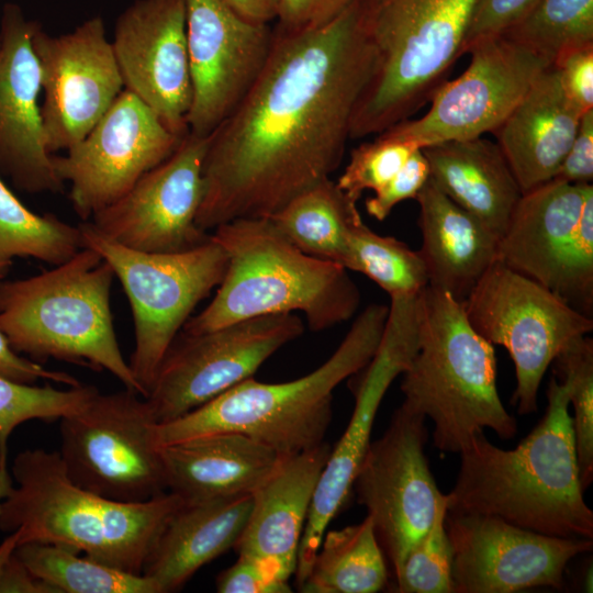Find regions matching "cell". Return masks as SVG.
<instances>
[{"label":"cell","mask_w":593,"mask_h":593,"mask_svg":"<svg viewBox=\"0 0 593 593\" xmlns=\"http://www.w3.org/2000/svg\"><path fill=\"white\" fill-rule=\"evenodd\" d=\"M373 67L357 0L316 27L277 25L258 78L208 137L197 225L269 217L331 178Z\"/></svg>","instance_id":"obj_1"},{"label":"cell","mask_w":593,"mask_h":593,"mask_svg":"<svg viewBox=\"0 0 593 593\" xmlns=\"http://www.w3.org/2000/svg\"><path fill=\"white\" fill-rule=\"evenodd\" d=\"M545 415L513 449L475 433L460 452L447 512L496 516L560 538L593 539V512L580 482L569 387L552 376Z\"/></svg>","instance_id":"obj_2"},{"label":"cell","mask_w":593,"mask_h":593,"mask_svg":"<svg viewBox=\"0 0 593 593\" xmlns=\"http://www.w3.org/2000/svg\"><path fill=\"white\" fill-rule=\"evenodd\" d=\"M12 484L0 500V530H19V545L45 542L142 574L170 516L183 504L172 492L125 503L70 480L59 452L26 449L10 469ZM18 545V546H19Z\"/></svg>","instance_id":"obj_3"},{"label":"cell","mask_w":593,"mask_h":593,"mask_svg":"<svg viewBox=\"0 0 593 593\" xmlns=\"http://www.w3.org/2000/svg\"><path fill=\"white\" fill-rule=\"evenodd\" d=\"M212 232L226 254V271L212 301L187 321L182 332L198 334L296 312L320 332L357 312L361 295L348 270L303 253L269 217L237 219Z\"/></svg>","instance_id":"obj_4"},{"label":"cell","mask_w":593,"mask_h":593,"mask_svg":"<svg viewBox=\"0 0 593 593\" xmlns=\"http://www.w3.org/2000/svg\"><path fill=\"white\" fill-rule=\"evenodd\" d=\"M388 313V305H368L332 356L301 378L281 383L249 378L186 415L157 424V445L235 432L264 443L281 457L320 446L332 421L334 390L372 359Z\"/></svg>","instance_id":"obj_5"},{"label":"cell","mask_w":593,"mask_h":593,"mask_svg":"<svg viewBox=\"0 0 593 593\" xmlns=\"http://www.w3.org/2000/svg\"><path fill=\"white\" fill-rule=\"evenodd\" d=\"M402 376L401 405L432 419L438 450L460 454L484 428L515 436L517 422L496 388L494 347L449 293L427 286L418 294L417 351Z\"/></svg>","instance_id":"obj_6"},{"label":"cell","mask_w":593,"mask_h":593,"mask_svg":"<svg viewBox=\"0 0 593 593\" xmlns=\"http://www.w3.org/2000/svg\"><path fill=\"white\" fill-rule=\"evenodd\" d=\"M114 277L99 253L83 247L36 276L0 279V332L18 354L107 370L144 396L115 336Z\"/></svg>","instance_id":"obj_7"},{"label":"cell","mask_w":593,"mask_h":593,"mask_svg":"<svg viewBox=\"0 0 593 593\" xmlns=\"http://www.w3.org/2000/svg\"><path fill=\"white\" fill-rule=\"evenodd\" d=\"M478 0H357L374 67L353 113L349 137L377 135L410 119L462 56Z\"/></svg>","instance_id":"obj_8"},{"label":"cell","mask_w":593,"mask_h":593,"mask_svg":"<svg viewBox=\"0 0 593 593\" xmlns=\"http://www.w3.org/2000/svg\"><path fill=\"white\" fill-rule=\"evenodd\" d=\"M82 245L111 266L128 299L134 322L130 368L144 398L158 367L195 306L221 283L227 266L222 246L210 238L181 253H145L99 234L88 221L79 224Z\"/></svg>","instance_id":"obj_9"},{"label":"cell","mask_w":593,"mask_h":593,"mask_svg":"<svg viewBox=\"0 0 593 593\" xmlns=\"http://www.w3.org/2000/svg\"><path fill=\"white\" fill-rule=\"evenodd\" d=\"M59 456L72 482L107 499L135 503L168 492L157 422L144 396L98 392L59 419Z\"/></svg>","instance_id":"obj_10"},{"label":"cell","mask_w":593,"mask_h":593,"mask_svg":"<svg viewBox=\"0 0 593 593\" xmlns=\"http://www.w3.org/2000/svg\"><path fill=\"white\" fill-rule=\"evenodd\" d=\"M462 307L479 335L508 351L516 377L511 403L519 415L537 412L547 369L572 342L593 331L591 316L500 260L482 276Z\"/></svg>","instance_id":"obj_11"},{"label":"cell","mask_w":593,"mask_h":593,"mask_svg":"<svg viewBox=\"0 0 593 593\" xmlns=\"http://www.w3.org/2000/svg\"><path fill=\"white\" fill-rule=\"evenodd\" d=\"M303 332L294 313L258 316L198 334L181 331L145 396L156 422L177 419L253 378L270 356Z\"/></svg>","instance_id":"obj_12"},{"label":"cell","mask_w":593,"mask_h":593,"mask_svg":"<svg viewBox=\"0 0 593 593\" xmlns=\"http://www.w3.org/2000/svg\"><path fill=\"white\" fill-rule=\"evenodd\" d=\"M425 419L401 405L383 435L370 441L353 483L393 577L447 503L424 452L428 438Z\"/></svg>","instance_id":"obj_13"},{"label":"cell","mask_w":593,"mask_h":593,"mask_svg":"<svg viewBox=\"0 0 593 593\" xmlns=\"http://www.w3.org/2000/svg\"><path fill=\"white\" fill-rule=\"evenodd\" d=\"M467 53L471 55L468 68L434 92L430 109L422 118L387 130L418 148L494 133L550 66L502 34L477 41Z\"/></svg>","instance_id":"obj_14"},{"label":"cell","mask_w":593,"mask_h":593,"mask_svg":"<svg viewBox=\"0 0 593 593\" xmlns=\"http://www.w3.org/2000/svg\"><path fill=\"white\" fill-rule=\"evenodd\" d=\"M418 346V295L391 298L380 345L361 369L354 390L355 407L339 441L332 448L318 479L298 552V588L306 578L329 523L353 491V483L369 447L381 401L402 374Z\"/></svg>","instance_id":"obj_15"},{"label":"cell","mask_w":593,"mask_h":593,"mask_svg":"<svg viewBox=\"0 0 593 593\" xmlns=\"http://www.w3.org/2000/svg\"><path fill=\"white\" fill-rule=\"evenodd\" d=\"M181 139L124 89L94 127L52 161L59 179L70 184L72 210L88 221L167 159Z\"/></svg>","instance_id":"obj_16"},{"label":"cell","mask_w":593,"mask_h":593,"mask_svg":"<svg viewBox=\"0 0 593 593\" xmlns=\"http://www.w3.org/2000/svg\"><path fill=\"white\" fill-rule=\"evenodd\" d=\"M41 74V118L51 155L79 143L124 90L104 21L96 15L61 35L41 24L32 38Z\"/></svg>","instance_id":"obj_17"},{"label":"cell","mask_w":593,"mask_h":593,"mask_svg":"<svg viewBox=\"0 0 593 593\" xmlns=\"http://www.w3.org/2000/svg\"><path fill=\"white\" fill-rule=\"evenodd\" d=\"M445 526L454 593L562 589L568 563L593 549V539L548 536L491 515L447 512Z\"/></svg>","instance_id":"obj_18"},{"label":"cell","mask_w":593,"mask_h":593,"mask_svg":"<svg viewBox=\"0 0 593 593\" xmlns=\"http://www.w3.org/2000/svg\"><path fill=\"white\" fill-rule=\"evenodd\" d=\"M208 137L187 133L174 153L88 221L103 237L145 253H181L210 238L197 225Z\"/></svg>","instance_id":"obj_19"},{"label":"cell","mask_w":593,"mask_h":593,"mask_svg":"<svg viewBox=\"0 0 593 593\" xmlns=\"http://www.w3.org/2000/svg\"><path fill=\"white\" fill-rule=\"evenodd\" d=\"M192 99L188 132L209 136L239 104L269 56L273 30L220 0H184Z\"/></svg>","instance_id":"obj_20"},{"label":"cell","mask_w":593,"mask_h":593,"mask_svg":"<svg viewBox=\"0 0 593 593\" xmlns=\"http://www.w3.org/2000/svg\"><path fill=\"white\" fill-rule=\"evenodd\" d=\"M111 43L124 89L183 137L192 99L184 0L133 1L118 16Z\"/></svg>","instance_id":"obj_21"},{"label":"cell","mask_w":593,"mask_h":593,"mask_svg":"<svg viewBox=\"0 0 593 593\" xmlns=\"http://www.w3.org/2000/svg\"><path fill=\"white\" fill-rule=\"evenodd\" d=\"M40 22L8 2L0 19V176L26 193L60 192L41 118L40 66L32 38Z\"/></svg>","instance_id":"obj_22"},{"label":"cell","mask_w":593,"mask_h":593,"mask_svg":"<svg viewBox=\"0 0 593 593\" xmlns=\"http://www.w3.org/2000/svg\"><path fill=\"white\" fill-rule=\"evenodd\" d=\"M331 450L323 443L282 457L253 493L249 518L235 548L277 580L288 582L295 572L312 499Z\"/></svg>","instance_id":"obj_23"},{"label":"cell","mask_w":593,"mask_h":593,"mask_svg":"<svg viewBox=\"0 0 593 593\" xmlns=\"http://www.w3.org/2000/svg\"><path fill=\"white\" fill-rule=\"evenodd\" d=\"M583 113L568 98L550 65L494 131L522 193L555 178Z\"/></svg>","instance_id":"obj_24"},{"label":"cell","mask_w":593,"mask_h":593,"mask_svg":"<svg viewBox=\"0 0 593 593\" xmlns=\"http://www.w3.org/2000/svg\"><path fill=\"white\" fill-rule=\"evenodd\" d=\"M167 490L186 503L251 495L281 456L264 443L220 432L161 447Z\"/></svg>","instance_id":"obj_25"},{"label":"cell","mask_w":593,"mask_h":593,"mask_svg":"<svg viewBox=\"0 0 593 593\" xmlns=\"http://www.w3.org/2000/svg\"><path fill=\"white\" fill-rule=\"evenodd\" d=\"M415 200L419 206L421 254L428 286L463 302L499 260L500 238L447 197L429 178Z\"/></svg>","instance_id":"obj_26"},{"label":"cell","mask_w":593,"mask_h":593,"mask_svg":"<svg viewBox=\"0 0 593 593\" xmlns=\"http://www.w3.org/2000/svg\"><path fill=\"white\" fill-rule=\"evenodd\" d=\"M253 494L183 504L170 516L143 568L161 593L181 589L203 566L235 548Z\"/></svg>","instance_id":"obj_27"},{"label":"cell","mask_w":593,"mask_h":593,"mask_svg":"<svg viewBox=\"0 0 593 593\" xmlns=\"http://www.w3.org/2000/svg\"><path fill=\"white\" fill-rule=\"evenodd\" d=\"M591 184L552 179L523 193L500 237L499 260L551 291Z\"/></svg>","instance_id":"obj_28"},{"label":"cell","mask_w":593,"mask_h":593,"mask_svg":"<svg viewBox=\"0 0 593 593\" xmlns=\"http://www.w3.org/2000/svg\"><path fill=\"white\" fill-rule=\"evenodd\" d=\"M421 149L434 183L500 238L523 193L499 145L480 136Z\"/></svg>","instance_id":"obj_29"},{"label":"cell","mask_w":593,"mask_h":593,"mask_svg":"<svg viewBox=\"0 0 593 593\" xmlns=\"http://www.w3.org/2000/svg\"><path fill=\"white\" fill-rule=\"evenodd\" d=\"M388 582L385 556L367 515L358 524L325 532L298 589L304 593H376Z\"/></svg>","instance_id":"obj_30"},{"label":"cell","mask_w":593,"mask_h":593,"mask_svg":"<svg viewBox=\"0 0 593 593\" xmlns=\"http://www.w3.org/2000/svg\"><path fill=\"white\" fill-rule=\"evenodd\" d=\"M269 219L303 253L344 267L349 232L362 221L357 203L331 178L303 191Z\"/></svg>","instance_id":"obj_31"},{"label":"cell","mask_w":593,"mask_h":593,"mask_svg":"<svg viewBox=\"0 0 593 593\" xmlns=\"http://www.w3.org/2000/svg\"><path fill=\"white\" fill-rule=\"evenodd\" d=\"M15 556L56 593H161L144 574L125 572L53 544L25 542Z\"/></svg>","instance_id":"obj_32"},{"label":"cell","mask_w":593,"mask_h":593,"mask_svg":"<svg viewBox=\"0 0 593 593\" xmlns=\"http://www.w3.org/2000/svg\"><path fill=\"white\" fill-rule=\"evenodd\" d=\"M81 248L79 225L74 226L51 213L32 212L0 176V262L11 264L15 257H31L56 266Z\"/></svg>","instance_id":"obj_33"},{"label":"cell","mask_w":593,"mask_h":593,"mask_svg":"<svg viewBox=\"0 0 593 593\" xmlns=\"http://www.w3.org/2000/svg\"><path fill=\"white\" fill-rule=\"evenodd\" d=\"M502 35L552 65L566 53L593 44V0H536Z\"/></svg>","instance_id":"obj_34"},{"label":"cell","mask_w":593,"mask_h":593,"mask_svg":"<svg viewBox=\"0 0 593 593\" xmlns=\"http://www.w3.org/2000/svg\"><path fill=\"white\" fill-rule=\"evenodd\" d=\"M345 268L363 273L390 298L418 295L428 286L426 267L418 250L392 236L377 234L363 221L349 232Z\"/></svg>","instance_id":"obj_35"},{"label":"cell","mask_w":593,"mask_h":593,"mask_svg":"<svg viewBox=\"0 0 593 593\" xmlns=\"http://www.w3.org/2000/svg\"><path fill=\"white\" fill-rule=\"evenodd\" d=\"M93 385L37 387L18 383L0 376V485L12 482L8 469V440L12 432L31 419L59 421L85 407L98 393Z\"/></svg>","instance_id":"obj_36"},{"label":"cell","mask_w":593,"mask_h":593,"mask_svg":"<svg viewBox=\"0 0 593 593\" xmlns=\"http://www.w3.org/2000/svg\"><path fill=\"white\" fill-rule=\"evenodd\" d=\"M555 377L569 387L572 425L582 490L593 481V339L580 337L552 361Z\"/></svg>","instance_id":"obj_37"},{"label":"cell","mask_w":593,"mask_h":593,"mask_svg":"<svg viewBox=\"0 0 593 593\" xmlns=\"http://www.w3.org/2000/svg\"><path fill=\"white\" fill-rule=\"evenodd\" d=\"M447 503L437 511L432 526L410 550L394 575L393 592L454 593L452 549L445 526Z\"/></svg>","instance_id":"obj_38"},{"label":"cell","mask_w":593,"mask_h":593,"mask_svg":"<svg viewBox=\"0 0 593 593\" xmlns=\"http://www.w3.org/2000/svg\"><path fill=\"white\" fill-rule=\"evenodd\" d=\"M551 291L582 314H593V186L580 219L562 250Z\"/></svg>","instance_id":"obj_39"},{"label":"cell","mask_w":593,"mask_h":593,"mask_svg":"<svg viewBox=\"0 0 593 593\" xmlns=\"http://www.w3.org/2000/svg\"><path fill=\"white\" fill-rule=\"evenodd\" d=\"M371 141L354 148L343 174L336 181L355 203L366 190L381 189L418 149L413 143L385 130Z\"/></svg>","instance_id":"obj_40"},{"label":"cell","mask_w":593,"mask_h":593,"mask_svg":"<svg viewBox=\"0 0 593 593\" xmlns=\"http://www.w3.org/2000/svg\"><path fill=\"white\" fill-rule=\"evenodd\" d=\"M428 161L422 149H416L404 166L378 191L366 200L367 213L378 221L385 220L393 208L407 199H415L429 179Z\"/></svg>","instance_id":"obj_41"},{"label":"cell","mask_w":593,"mask_h":593,"mask_svg":"<svg viewBox=\"0 0 593 593\" xmlns=\"http://www.w3.org/2000/svg\"><path fill=\"white\" fill-rule=\"evenodd\" d=\"M536 0H478L465 37L462 55L477 41L502 34L526 11Z\"/></svg>","instance_id":"obj_42"},{"label":"cell","mask_w":593,"mask_h":593,"mask_svg":"<svg viewBox=\"0 0 593 593\" xmlns=\"http://www.w3.org/2000/svg\"><path fill=\"white\" fill-rule=\"evenodd\" d=\"M552 66L568 98L582 111L593 109V44L559 57Z\"/></svg>","instance_id":"obj_43"},{"label":"cell","mask_w":593,"mask_h":593,"mask_svg":"<svg viewBox=\"0 0 593 593\" xmlns=\"http://www.w3.org/2000/svg\"><path fill=\"white\" fill-rule=\"evenodd\" d=\"M220 593H287V581L272 578L256 561L238 556L237 561L216 578Z\"/></svg>","instance_id":"obj_44"},{"label":"cell","mask_w":593,"mask_h":593,"mask_svg":"<svg viewBox=\"0 0 593 593\" xmlns=\"http://www.w3.org/2000/svg\"><path fill=\"white\" fill-rule=\"evenodd\" d=\"M11 264L0 262V279L8 272ZM0 376L18 383L34 384L45 379L67 387L79 385L80 382L71 374L44 368L36 361L21 357L9 345L0 332Z\"/></svg>","instance_id":"obj_45"},{"label":"cell","mask_w":593,"mask_h":593,"mask_svg":"<svg viewBox=\"0 0 593 593\" xmlns=\"http://www.w3.org/2000/svg\"><path fill=\"white\" fill-rule=\"evenodd\" d=\"M553 179L575 184L593 180V109L581 116L578 131Z\"/></svg>","instance_id":"obj_46"},{"label":"cell","mask_w":593,"mask_h":593,"mask_svg":"<svg viewBox=\"0 0 593 593\" xmlns=\"http://www.w3.org/2000/svg\"><path fill=\"white\" fill-rule=\"evenodd\" d=\"M353 0H279L278 25L289 30L311 29L323 25L342 11Z\"/></svg>","instance_id":"obj_47"},{"label":"cell","mask_w":593,"mask_h":593,"mask_svg":"<svg viewBox=\"0 0 593 593\" xmlns=\"http://www.w3.org/2000/svg\"><path fill=\"white\" fill-rule=\"evenodd\" d=\"M0 593H56V591L35 577L13 553L0 577Z\"/></svg>","instance_id":"obj_48"},{"label":"cell","mask_w":593,"mask_h":593,"mask_svg":"<svg viewBox=\"0 0 593 593\" xmlns=\"http://www.w3.org/2000/svg\"><path fill=\"white\" fill-rule=\"evenodd\" d=\"M239 16L255 23L269 24L277 19L279 0H220Z\"/></svg>","instance_id":"obj_49"},{"label":"cell","mask_w":593,"mask_h":593,"mask_svg":"<svg viewBox=\"0 0 593 593\" xmlns=\"http://www.w3.org/2000/svg\"><path fill=\"white\" fill-rule=\"evenodd\" d=\"M20 539L19 530L10 533L0 544V577L9 559L14 553Z\"/></svg>","instance_id":"obj_50"}]
</instances>
